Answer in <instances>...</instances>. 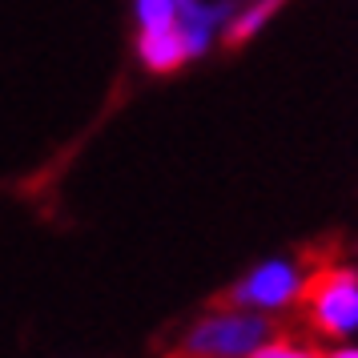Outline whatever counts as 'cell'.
<instances>
[{
	"mask_svg": "<svg viewBox=\"0 0 358 358\" xmlns=\"http://www.w3.org/2000/svg\"><path fill=\"white\" fill-rule=\"evenodd\" d=\"M270 342H274V326H270L266 314L226 306L189 326L185 355L189 358H254Z\"/></svg>",
	"mask_w": 358,
	"mask_h": 358,
	"instance_id": "1",
	"label": "cell"
},
{
	"mask_svg": "<svg viewBox=\"0 0 358 358\" xmlns=\"http://www.w3.org/2000/svg\"><path fill=\"white\" fill-rule=\"evenodd\" d=\"M306 306L326 338H358V270L330 266L314 274L306 286Z\"/></svg>",
	"mask_w": 358,
	"mask_h": 358,
	"instance_id": "3",
	"label": "cell"
},
{
	"mask_svg": "<svg viewBox=\"0 0 358 358\" xmlns=\"http://www.w3.org/2000/svg\"><path fill=\"white\" fill-rule=\"evenodd\" d=\"M254 358H326L318 350H310L302 342H270V346H262Z\"/></svg>",
	"mask_w": 358,
	"mask_h": 358,
	"instance_id": "6",
	"label": "cell"
},
{
	"mask_svg": "<svg viewBox=\"0 0 358 358\" xmlns=\"http://www.w3.org/2000/svg\"><path fill=\"white\" fill-rule=\"evenodd\" d=\"M278 4H282V0H254L250 8H238V17L229 20V29H226V41H229V45H242V41H250V36L258 33L266 20L274 17Z\"/></svg>",
	"mask_w": 358,
	"mask_h": 358,
	"instance_id": "5",
	"label": "cell"
},
{
	"mask_svg": "<svg viewBox=\"0 0 358 358\" xmlns=\"http://www.w3.org/2000/svg\"><path fill=\"white\" fill-rule=\"evenodd\" d=\"M137 52L153 73H173L181 61H189V49H185V36H181L178 24H153V29H141V41H137Z\"/></svg>",
	"mask_w": 358,
	"mask_h": 358,
	"instance_id": "4",
	"label": "cell"
},
{
	"mask_svg": "<svg viewBox=\"0 0 358 358\" xmlns=\"http://www.w3.org/2000/svg\"><path fill=\"white\" fill-rule=\"evenodd\" d=\"M310 270L298 258H266L250 266L234 286H229V306L254 310V314H278L294 306L298 298H306Z\"/></svg>",
	"mask_w": 358,
	"mask_h": 358,
	"instance_id": "2",
	"label": "cell"
},
{
	"mask_svg": "<svg viewBox=\"0 0 358 358\" xmlns=\"http://www.w3.org/2000/svg\"><path fill=\"white\" fill-rule=\"evenodd\" d=\"M326 358H358V346H334Z\"/></svg>",
	"mask_w": 358,
	"mask_h": 358,
	"instance_id": "7",
	"label": "cell"
}]
</instances>
